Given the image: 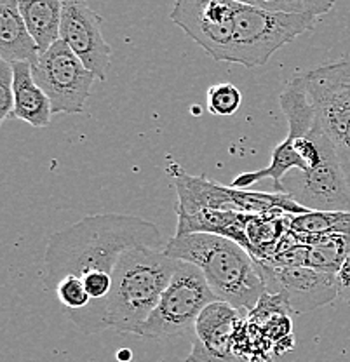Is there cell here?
Instances as JSON below:
<instances>
[{
    "instance_id": "21",
    "label": "cell",
    "mask_w": 350,
    "mask_h": 362,
    "mask_svg": "<svg viewBox=\"0 0 350 362\" xmlns=\"http://www.w3.org/2000/svg\"><path fill=\"white\" fill-rule=\"evenodd\" d=\"M240 103L243 93L231 82L214 84L208 89V108L213 115H233L240 108Z\"/></svg>"
},
{
    "instance_id": "18",
    "label": "cell",
    "mask_w": 350,
    "mask_h": 362,
    "mask_svg": "<svg viewBox=\"0 0 350 362\" xmlns=\"http://www.w3.org/2000/svg\"><path fill=\"white\" fill-rule=\"evenodd\" d=\"M296 239L307 249L305 267L325 274L337 275L350 255V233H331L322 237L296 235Z\"/></svg>"
},
{
    "instance_id": "8",
    "label": "cell",
    "mask_w": 350,
    "mask_h": 362,
    "mask_svg": "<svg viewBox=\"0 0 350 362\" xmlns=\"http://www.w3.org/2000/svg\"><path fill=\"white\" fill-rule=\"evenodd\" d=\"M279 105L284 112L286 120H288V136H286L284 141L274 148L272 158H270V164L267 168L243 173L232 181V188L246 190L258 181L272 178L276 192L284 194V176L293 169H298L300 173L307 171V164L296 150V141L310 134V131L315 126V115L310 101H308L303 75H296L286 84L279 96Z\"/></svg>"
},
{
    "instance_id": "2",
    "label": "cell",
    "mask_w": 350,
    "mask_h": 362,
    "mask_svg": "<svg viewBox=\"0 0 350 362\" xmlns=\"http://www.w3.org/2000/svg\"><path fill=\"white\" fill-rule=\"evenodd\" d=\"M165 255L187 262L204 274L218 298L243 315L253 312L267 293L258 262L235 240L214 233H187L168 240Z\"/></svg>"
},
{
    "instance_id": "10",
    "label": "cell",
    "mask_w": 350,
    "mask_h": 362,
    "mask_svg": "<svg viewBox=\"0 0 350 362\" xmlns=\"http://www.w3.org/2000/svg\"><path fill=\"white\" fill-rule=\"evenodd\" d=\"M321 131V129H319ZM288 194L307 211L350 213V185L333 145L321 131L319 157L305 173L284 185Z\"/></svg>"
},
{
    "instance_id": "9",
    "label": "cell",
    "mask_w": 350,
    "mask_h": 362,
    "mask_svg": "<svg viewBox=\"0 0 350 362\" xmlns=\"http://www.w3.org/2000/svg\"><path fill=\"white\" fill-rule=\"evenodd\" d=\"M32 74L37 86L47 94L52 113H84L96 75L63 40L40 54L39 62L32 66Z\"/></svg>"
},
{
    "instance_id": "3",
    "label": "cell",
    "mask_w": 350,
    "mask_h": 362,
    "mask_svg": "<svg viewBox=\"0 0 350 362\" xmlns=\"http://www.w3.org/2000/svg\"><path fill=\"white\" fill-rule=\"evenodd\" d=\"M178 267L161 249L133 247L117 262L107 300V327L140 334L143 324L159 305L161 296Z\"/></svg>"
},
{
    "instance_id": "20",
    "label": "cell",
    "mask_w": 350,
    "mask_h": 362,
    "mask_svg": "<svg viewBox=\"0 0 350 362\" xmlns=\"http://www.w3.org/2000/svg\"><path fill=\"white\" fill-rule=\"evenodd\" d=\"M251 2L262 9L288 14H312L315 18L325 16L333 9L331 0H251Z\"/></svg>"
},
{
    "instance_id": "4",
    "label": "cell",
    "mask_w": 350,
    "mask_h": 362,
    "mask_svg": "<svg viewBox=\"0 0 350 362\" xmlns=\"http://www.w3.org/2000/svg\"><path fill=\"white\" fill-rule=\"evenodd\" d=\"M319 18L262 9L251 0H239L235 32L227 63L246 68L265 66L274 52L314 28Z\"/></svg>"
},
{
    "instance_id": "1",
    "label": "cell",
    "mask_w": 350,
    "mask_h": 362,
    "mask_svg": "<svg viewBox=\"0 0 350 362\" xmlns=\"http://www.w3.org/2000/svg\"><path fill=\"white\" fill-rule=\"evenodd\" d=\"M165 246L159 226L145 218L119 213L86 216L49 237L42 284L54 293L59 282H81L91 305L74 324L84 334L101 333L108 329L107 300L120 256L133 247L165 251Z\"/></svg>"
},
{
    "instance_id": "17",
    "label": "cell",
    "mask_w": 350,
    "mask_h": 362,
    "mask_svg": "<svg viewBox=\"0 0 350 362\" xmlns=\"http://www.w3.org/2000/svg\"><path fill=\"white\" fill-rule=\"evenodd\" d=\"M30 35L39 45L40 54L49 51L59 40L62 30V0H18Z\"/></svg>"
},
{
    "instance_id": "15",
    "label": "cell",
    "mask_w": 350,
    "mask_h": 362,
    "mask_svg": "<svg viewBox=\"0 0 350 362\" xmlns=\"http://www.w3.org/2000/svg\"><path fill=\"white\" fill-rule=\"evenodd\" d=\"M39 58V45L26 28L18 0H0V59L33 66Z\"/></svg>"
},
{
    "instance_id": "14",
    "label": "cell",
    "mask_w": 350,
    "mask_h": 362,
    "mask_svg": "<svg viewBox=\"0 0 350 362\" xmlns=\"http://www.w3.org/2000/svg\"><path fill=\"white\" fill-rule=\"evenodd\" d=\"M239 310L223 301H214L202 310L194 327V345L185 362H237L233 338L243 322Z\"/></svg>"
},
{
    "instance_id": "5",
    "label": "cell",
    "mask_w": 350,
    "mask_h": 362,
    "mask_svg": "<svg viewBox=\"0 0 350 362\" xmlns=\"http://www.w3.org/2000/svg\"><path fill=\"white\" fill-rule=\"evenodd\" d=\"M165 171L175 180L178 192V214L195 213L201 209L223 213L253 214V216H284L308 213L288 194H262V192L237 190L221 187L204 176H190L176 162H169Z\"/></svg>"
},
{
    "instance_id": "16",
    "label": "cell",
    "mask_w": 350,
    "mask_h": 362,
    "mask_svg": "<svg viewBox=\"0 0 350 362\" xmlns=\"http://www.w3.org/2000/svg\"><path fill=\"white\" fill-rule=\"evenodd\" d=\"M14 108L13 119H20L28 126L47 127L52 108L47 94L37 86L28 63H14Z\"/></svg>"
},
{
    "instance_id": "19",
    "label": "cell",
    "mask_w": 350,
    "mask_h": 362,
    "mask_svg": "<svg viewBox=\"0 0 350 362\" xmlns=\"http://www.w3.org/2000/svg\"><path fill=\"white\" fill-rule=\"evenodd\" d=\"M288 226L293 233L303 237L350 233V213L308 211L303 214H288Z\"/></svg>"
},
{
    "instance_id": "11",
    "label": "cell",
    "mask_w": 350,
    "mask_h": 362,
    "mask_svg": "<svg viewBox=\"0 0 350 362\" xmlns=\"http://www.w3.org/2000/svg\"><path fill=\"white\" fill-rule=\"evenodd\" d=\"M239 0H178L171 21L197 42L214 62L227 63L235 32Z\"/></svg>"
},
{
    "instance_id": "6",
    "label": "cell",
    "mask_w": 350,
    "mask_h": 362,
    "mask_svg": "<svg viewBox=\"0 0 350 362\" xmlns=\"http://www.w3.org/2000/svg\"><path fill=\"white\" fill-rule=\"evenodd\" d=\"M302 75L315 126L333 145L350 185V59L317 66Z\"/></svg>"
},
{
    "instance_id": "22",
    "label": "cell",
    "mask_w": 350,
    "mask_h": 362,
    "mask_svg": "<svg viewBox=\"0 0 350 362\" xmlns=\"http://www.w3.org/2000/svg\"><path fill=\"white\" fill-rule=\"evenodd\" d=\"M14 71L13 65L0 59V122L13 119L14 108Z\"/></svg>"
},
{
    "instance_id": "12",
    "label": "cell",
    "mask_w": 350,
    "mask_h": 362,
    "mask_svg": "<svg viewBox=\"0 0 350 362\" xmlns=\"http://www.w3.org/2000/svg\"><path fill=\"white\" fill-rule=\"evenodd\" d=\"M257 262L265 281L267 294L279 296L295 314L312 312L338 298L337 275L305 265H276L267 259Z\"/></svg>"
},
{
    "instance_id": "13",
    "label": "cell",
    "mask_w": 350,
    "mask_h": 362,
    "mask_svg": "<svg viewBox=\"0 0 350 362\" xmlns=\"http://www.w3.org/2000/svg\"><path fill=\"white\" fill-rule=\"evenodd\" d=\"M59 40L84 63L98 81H107L112 47L101 33V18L81 0H63Z\"/></svg>"
},
{
    "instance_id": "7",
    "label": "cell",
    "mask_w": 350,
    "mask_h": 362,
    "mask_svg": "<svg viewBox=\"0 0 350 362\" xmlns=\"http://www.w3.org/2000/svg\"><path fill=\"white\" fill-rule=\"evenodd\" d=\"M218 298L211 291L204 274L192 263L178 262L159 305L143 324L138 337L146 339L182 337L194 329L202 310Z\"/></svg>"
},
{
    "instance_id": "24",
    "label": "cell",
    "mask_w": 350,
    "mask_h": 362,
    "mask_svg": "<svg viewBox=\"0 0 350 362\" xmlns=\"http://www.w3.org/2000/svg\"><path fill=\"white\" fill-rule=\"evenodd\" d=\"M117 359H119L120 362H129L131 359H133V354H131V350L122 349L119 354H117Z\"/></svg>"
},
{
    "instance_id": "23",
    "label": "cell",
    "mask_w": 350,
    "mask_h": 362,
    "mask_svg": "<svg viewBox=\"0 0 350 362\" xmlns=\"http://www.w3.org/2000/svg\"><path fill=\"white\" fill-rule=\"evenodd\" d=\"M337 289L338 298L350 305V255L342 265L340 272L337 274Z\"/></svg>"
}]
</instances>
